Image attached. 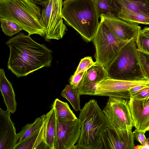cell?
Listing matches in <instances>:
<instances>
[{"label": "cell", "instance_id": "obj_1", "mask_svg": "<svg viewBox=\"0 0 149 149\" xmlns=\"http://www.w3.org/2000/svg\"><path fill=\"white\" fill-rule=\"evenodd\" d=\"M30 36L19 33L6 43L10 50L8 69L17 77L51 65L52 51L45 45L35 42Z\"/></svg>", "mask_w": 149, "mask_h": 149}, {"label": "cell", "instance_id": "obj_2", "mask_svg": "<svg viewBox=\"0 0 149 149\" xmlns=\"http://www.w3.org/2000/svg\"><path fill=\"white\" fill-rule=\"evenodd\" d=\"M62 16L87 42L92 41L99 26L100 17L94 0H65Z\"/></svg>", "mask_w": 149, "mask_h": 149}, {"label": "cell", "instance_id": "obj_3", "mask_svg": "<svg viewBox=\"0 0 149 149\" xmlns=\"http://www.w3.org/2000/svg\"><path fill=\"white\" fill-rule=\"evenodd\" d=\"M0 19L17 23L30 36H45L40 8L29 0H0Z\"/></svg>", "mask_w": 149, "mask_h": 149}, {"label": "cell", "instance_id": "obj_4", "mask_svg": "<svg viewBox=\"0 0 149 149\" xmlns=\"http://www.w3.org/2000/svg\"><path fill=\"white\" fill-rule=\"evenodd\" d=\"M79 137L74 149H100L101 139L107 127L105 115L97 102L92 99L80 111Z\"/></svg>", "mask_w": 149, "mask_h": 149}, {"label": "cell", "instance_id": "obj_5", "mask_svg": "<svg viewBox=\"0 0 149 149\" xmlns=\"http://www.w3.org/2000/svg\"><path fill=\"white\" fill-rule=\"evenodd\" d=\"M135 40L128 42L106 69L108 78L128 81H148L141 70Z\"/></svg>", "mask_w": 149, "mask_h": 149}, {"label": "cell", "instance_id": "obj_6", "mask_svg": "<svg viewBox=\"0 0 149 149\" xmlns=\"http://www.w3.org/2000/svg\"><path fill=\"white\" fill-rule=\"evenodd\" d=\"M128 100L109 97L103 110L107 127L124 137L132 134V130L134 126Z\"/></svg>", "mask_w": 149, "mask_h": 149}, {"label": "cell", "instance_id": "obj_7", "mask_svg": "<svg viewBox=\"0 0 149 149\" xmlns=\"http://www.w3.org/2000/svg\"><path fill=\"white\" fill-rule=\"evenodd\" d=\"M92 41L95 49V63L101 65L105 69L128 42L118 39L101 20Z\"/></svg>", "mask_w": 149, "mask_h": 149}, {"label": "cell", "instance_id": "obj_8", "mask_svg": "<svg viewBox=\"0 0 149 149\" xmlns=\"http://www.w3.org/2000/svg\"><path fill=\"white\" fill-rule=\"evenodd\" d=\"M63 2V0H49L44 5L41 14L46 41L61 39L67 31L62 16Z\"/></svg>", "mask_w": 149, "mask_h": 149}, {"label": "cell", "instance_id": "obj_9", "mask_svg": "<svg viewBox=\"0 0 149 149\" xmlns=\"http://www.w3.org/2000/svg\"><path fill=\"white\" fill-rule=\"evenodd\" d=\"M81 124L74 120H59L57 118L54 149H74L80 136Z\"/></svg>", "mask_w": 149, "mask_h": 149}, {"label": "cell", "instance_id": "obj_10", "mask_svg": "<svg viewBox=\"0 0 149 149\" xmlns=\"http://www.w3.org/2000/svg\"><path fill=\"white\" fill-rule=\"evenodd\" d=\"M149 84L148 81H128L108 78L97 85L94 95L106 96L129 100V90L138 85Z\"/></svg>", "mask_w": 149, "mask_h": 149}, {"label": "cell", "instance_id": "obj_11", "mask_svg": "<svg viewBox=\"0 0 149 149\" xmlns=\"http://www.w3.org/2000/svg\"><path fill=\"white\" fill-rule=\"evenodd\" d=\"M100 17V20L122 41L129 42L132 39L136 40L141 30L138 24L122 20L111 13L102 15Z\"/></svg>", "mask_w": 149, "mask_h": 149}, {"label": "cell", "instance_id": "obj_12", "mask_svg": "<svg viewBox=\"0 0 149 149\" xmlns=\"http://www.w3.org/2000/svg\"><path fill=\"white\" fill-rule=\"evenodd\" d=\"M128 104L136 129L146 132L149 130V95L143 98L131 97Z\"/></svg>", "mask_w": 149, "mask_h": 149}, {"label": "cell", "instance_id": "obj_13", "mask_svg": "<svg viewBox=\"0 0 149 149\" xmlns=\"http://www.w3.org/2000/svg\"><path fill=\"white\" fill-rule=\"evenodd\" d=\"M108 78L106 69L96 63L85 71L77 88L79 95H94L97 84Z\"/></svg>", "mask_w": 149, "mask_h": 149}, {"label": "cell", "instance_id": "obj_14", "mask_svg": "<svg viewBox=\"0 0 149 149\" xmlns=\"http://www.w3.org/2000/svg\"><path fill=\"white\" fill-rule=\"evenodd\" d=\"M7 109H0V149H15L18 143L14 123Z\"/></svg>", "mask_w": 149, "mask_h": 149}, {"label": "cell", "instance_id": "obj_15", "mask_svg": "<svg viewBox=\"0 0 149 149\" xmlns=\"http://www.w3.org/2000/svg\"><path fill=\"white\" fill-rule=\"evenodd\" d=\"M135 146L133 134L123 136L107 127L102 136L100 149H133Z\"/></svg>", "mask_w": 149, "mask_h": 149}, {"label": "cell", "instance_id": "obj_16", "mask_svg": "<svg viewBox=\"0 0 149 149\" xmlns=\"http://www.w3.org/2000/svg\"><path fill=\"white\" fill-rule=\"evenodd\" d=\"M109 5L114 15L120 11L127 10L149 17V0H109Z\"/></svg>", "mask_w": 149, "mask_h": 149}, {"label": "cell", "instance_id": "obj_17", "mask_svg": "<svg viewBox=\"0 0 149 149\" xmlns=\"http://www.w3.org/2000/svg\"><path fill=\"white\" fill-rule=\"evenodd\" d=\"M0 90L7 109L11 113L16 111L17 102L12 85L6 77L2 68L0 69Z\"/></svg>", "mask_w": 149, "mask_h": 149}, {"label": "cell", "instance_id": "obj_18", "mask_svg": "<svg viewBox=\"0 0 149 149\" xmlns=\"http://www.w3.org/2000/svg\"><path fill=\"white\" fill-rule=\"evenodd\" d=\"M56 120L55 110L52 107L45 115L43 125L44 141L50 149H54Z\"/></svg>", "mask_w": 149, "mask_h": 149}, {"label": "cell", "instance_id": "obj_19", "mask_svg": "<svg viewBox=\"0 0 149 149\" xmlns=\"http://www.w3.org/2000/svg\"><path fill=\"white\" fill-rule=\"evenodd\" d=\"M49 149L44 141L43 126L30 137L21 142L17 143L15 148V149Z\"/></svg>", "mask_w": 149, "mask_h": 149}, {"label": "cell", "instance_id": "obj_20", "mask_svg": "<svg viewBox=\"0 0 149 149\" xmlns=\"http://www.w3.org/2000/svg\"><path fill=\"white\" fill-rule=\"evenodd\" d=\"M52 107L54 109L56 118L59 120H74L78 119L68 104L58 98L55 100Z\"/></svg>", "mask_w": 149, "mask_h": 149}, {"label": "cell", "instance_id": "obj_21", "mask_svg": "<svg viewBox=\"0 0 149 149\" xmlns=\"http://www.w3.org/2000/svg\"><path fill=\"white\" fill-rule=\"evenodd\" d=\"M45 114L37 118L32 123H27L17 134L18 143L21 142L27 139L40 129L44 124Z\"/></svg>", "mask_w": 149, "mask_h": 149}, {"label": "cell", "instance_id": "obj_22", "mask_svg": "<svg viewBox=\"0 0 149 149\" xmlns=\"http://www.w3.org/2000/svg\"><path fill=\"white\" fill-rule=\"evenodd\" d=\"M115 16L128 22L149 24V17L140 13L124 10L118 12Z\"/></svg>", "mask_w": 149, "mask_h": 149}, {"label": "cell", "instance_id": "obj_23", "mask_svg": "<svg viewBox=\"0 0 149 149\" xmlns=\"http://www.w3.org/2000/svg\"><path fill=\"white\" fill-rule=\"evenodd\" d=\"M61 95L68 101L75 111L81 110L80 95L77 88L70 84L66 85L62 91Z\"/></svg>", "mask_w": 149, "mask_h": 149}, {"label": "cell", "instance_id": "obj_24", "mask_svg": "<svg viewBox=\"0 0 149 149\" xmlns=\"http://www.w3.org/2000/svg\"><path fill=\"white\" fill-rule=\"evenodd\" d=\"M0 22L2 31L9 36H12L23 30L20 26L14 22L3 19H0Z\"/></svg>", "mask_w": 149, "mask_h": 149}, {"label": "cell", "instance_id": "obj_25", "mask_svg": "<svg viewBox=\"0 0 149 149\" xmlns=\"http://www.w3.org/2000/svg\"><path fill=\"white\" fill-rule=\"evenodd\" d=\"M139 65L142 72L149 81V54L137 50Z\"/></svg>", "mask_w": 149, "mask_h": 149}, {"label": "cell", "instance_id": "obj_26", "mask_svg": "<svg viewBox=\"0 0 149 149\" xmlns=\"http://www.w3.org/2000/svg\"><path fill=\"white\" fill-rule=\"evenodd\" d=\"M135 42L138 50L149 54V38L140 32Z\"/></svg>", "mask_w": 149, "mask_h": 149}, {"label": "cell", "instance_id": "obj_27", "mask_svg": "<svg viewBox=\"0 0 149 149\" xmlns=\"http://www.w3.org/2000/svg\"><path fill=\"white\" fill-rule=\"evenodd\" d=\"M95 64V62L93 61L91 57H86L81 60L77 69L74 74L88 70Z\"/></svg>", "mask_w": 149, "mask_h": 149}, {"label": "cell", "instance_id": "obj_28", "mask_svg": "<svg viewBox=\"0 0 149 149\" xmlns=\"http://www.w3.org/2000/svg\"><path fill=\"white\" fill-rule=\"evenodd\" d=\"M109 0H94L100 17L102 15H106L111 13L109 7Z\"/></svg>", "mask_w": 149, "mask_h": 149}, {"label": "cell", "instance_id": "obj_29", "mask_svg": "<svg viewBox=\"0 0 149 149\" xmlns=\"http://www.w3.org/2000/svg\"><path fill=\"white\" fill-rule=\"evenodd\" d=\"M85 71L83 72L76 74H74L69 79L70 84L76 88H77L80 84Z\"/></svg>", "mask_w": 149, "mask_h": 149}, {"label": "cell", "instance_id": "obj_30", "mask_svg": "<svg viewBox=\"0 0 149 149\" xmlns=\"http://www.w3.org/2000/svg\"><path fill=\"white\" fill-rule=\"evenodd\" d=\"M146 132H140L135 130L133 132L134 139L139 142L141 145L149 143V138H146L145 133Z\"/></svg>", "mask_w": 149, "mask_h": 149}, {"label": "cell", "instance_id": "obj_31", "mask_svg": "<svg viewBox=\"0 0 149 149\" xmlns=\"http://www.w3.org/2000/svg\"><path fill=\"white\" fill-rule=\"evenodd\" d=\"M148 95H149V85L138 92L130 95V97H132L139 99L146 97Z\"/></svg>", "mask_w": 149, "mask_h": 149}, {"label": "cell", "instance_id": "obj_32", "mask_svg": "<svg viewBox=\"0 0 149 149\" xmlns=\"http://www.w3.org/2000/svg\"><path fill=\"white\" fill-rule=\"evenodd\" d=\"M148 85H149V84L141 85L132 87L129 90V93L130 95L131 94L136 93L144 88Z\"/></svg>", "mask_w": 149, "mask_h": 149}, {"label": "cell", "instance_id": "obj_33", "mask_svg": "<svg viewBox=\"0 0 149 149\" xmlns=\"http://www.w3.org/2000/svg\"><path fill=\"white\" fill-rule=\"evenodd\" d=\"M36 4L44 6L49 0H29Z\"/></svg>", "mask_w": 149, "mask_h": 149}, {"label": "cell", "instance_id": "obj_34", "mask_svg": "<svg viewBox=\"0 0 149 149\" xmlns=\"http://www.w3.org/2000/svg\"><path fill=\"white\" fill-rule=\"evenodd\" d=\"M149 143H147L142 145H137L135 146L134 149H149Z\"/></svg>", "mask_w": 149, "mask_h": 149}, {"label": "cell", "instance_id": "obj_35", "mask_svg": "<svg viewBox=\"0 0 149 149\" xmlns=\"http://www.w3.org/2000/svg\"><path fill=\"white\" fill-rule=\"evenodd\" d=\"M140 32L149 38V27H144Z\"/></svg>", "mask_w": 149, "mask_h": 149}, {"label": "cell", "instance_id": "obj_36", "mask_svg": "<svg viewBox=\"0 0 149 149\" xmlns=\"http://www.w3.org/2000/svg\"><path fill=\"white\" fill-rule=\"evenodd\" d=\"M148 131H149V130Z\"/></svg>", "mask_w": 149, "mask_h": 149}]
</instances>
